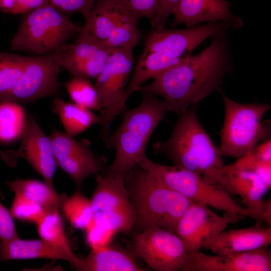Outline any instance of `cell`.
Masks as SVG:
<instances>
[{
  "label": "cell",
  "instance_id": "cell-1",
  "mask_svg": "<svg viewBox=\"0 0 271 271\" xmlns=\"http://www.w3.org/2000/svg\"><path fill=\"white\" fill-rule=\"evenodd\" d=\"M232 61L226 32L220 33L212 37L202 51L187 55L137 91L163 97L168 111L179 115L221 89L225 76L232 69Z\"/></svg>",
  "mask_w": 271,
  "mask_h": 271
},
{
  "label": "cell",
  "instance_id": "cell-2",
  "mask_svg": "<svg viewBox=\"0 0 271 271\" xmlns=\"http://www.w3.org/2000/svg\"><path fill=\"white\" fill-rule=\"evenodd\" d=\"M156 153L163 154L177 166L217 184L226 166L220 152L200 122L195 106L179 115L170 137L155 143Z\"/></svg>",
  "mask_w": 271,
  "mask_h": 271
},
{
  "label": "cell",
  "instance_id": "cell-3",
  "mask_svg": "<svg viewBox=\"0 0 271 271\" xmlns=\"http://www.w3.org/2000/svg\"><path fill=\"white\" fill-rule=\"evenodd\" d=\"M169 112L164 100L144 94L136 107L122 112L121 124L103 141L107 149L115 152L112 163L104 168L103 175L125 176L146 157V149L152 134Z\"/></svg>",
  "mask_w": 271,
  "mask_h": 271
},
{
  "label": "cell",
  "instance_id": "cell-4",
  "mask_svg": "<svg viewBox=\"0 0 271 271\" xmlns=\"http://www.w3.org/2000/svg\"><path fill=\"white\" fill-rule=\"evenodd\" d=\"M124 180L134 211V225L141 231L159 227L175 232L179 220L193 202L139 165Z\"/></svg>",
  "mask_w": 271,
  "mask_h": 271
},
{
  "label": "cell",
  "instance_id": "cell-5",
  "mask_svg": "<svg viewBox=\"0 0 271 271\" xmlns=\"http://www.w3.org/2000/svg\"><path fill=\"white\" fill-rule=\"evenodd\" d=\"M82 28L67 14L46 5L25 14L11 41L10 49L36 56L50 54Z\"/></svg>",
  "mask_w": 271,
  "mask_h": 271
},
{
  "label": "cell",
  "instance_id": "cell-6",
  "mask_svg": "<svg viewBox=\"0 0 271 271\" xmlns=\"http://www.w3.org/2000/svg\"><path fill=\"white\" fill-rule=\"evenodd\" d=\"M224 105V119L218 149L222 156L242 157L260 141L270 138V120H262L271 108L264 103L236 102L220 89Z\"/></svg>",
  "mask_w": 271,
  "mask_h": 271
},
{
  "label": "cell",
  "instance_id": "cell-7",
  "mask_svg": "<svg viewBox=\"0 0 271 271\" xmlns=\"http://www.w3.org/2000/svg\"><path fill=\"white\" fill-rule=\"evenodd\" d=\"M138 165L167 186L193 202L201 203L224 212L254 219L253 214L239 204L222 187L205 181L200 175L177 166L155 163L145 157Z\"/></svg>",
  "mask_w": 271,
  "mask_h": 271
},
{
  "label": "cell",
  "instance_id": "cell-8",
  "mask_svg": "<svg viewBox=\"0 0 271 271\" xmlns=\"http://www.w3.org/2000/svg\"><path fill=\"white\" fill-rule=\"evenodd\" d=\"M133 63L132 49L113 50L95 79L100 106V136L103 141L114 118L126 110L124 94Z\"/></svg>",
  "mask_w": 271,
  "mask_h": 271
},
{
  "label": "cell",
  "instance_id": "cell-9",
  "mask_svg": "<svg viewBox=\"0 0 271 271\" xmlns=\"http://www.w3.org/2000/svg\"><path fill=\"white\" fill-rule=\"evenodd\" d=\"M136 252L152 268L157 271L183 270L188 252L176 233L152 227L141 231L133 238Z\"/></svg>",
  "mask_w": 271,
  "mask_h": 271
},
{
  "label": "cell",
  "instance_id": "cell-10",
  "mask_svg": "<svg viewBox=\"0 0 271 271\" xmlns=\"http://www.w3.org/2000/svg\"><path fill=\"white\" fill-rule=\"evenodd\" d=\"M49 137L57 166L71 177L78 188L87 177L105 168L106 159L92 151L88 139L77 141L58 129H53Z\"/></svg>",
  "mask_w": 271,
  "mask_h": 271
},
{
  "label": "cell",
  "instance_id": "cell-11",
  "mask_svg": "<svg viewBox=\"0 0 271 271\" xmlns=\"http://www.w3.org/2000/svg\"><path fill=\"white\" fill-rule=\"evenodd\" d=\"M61 71L49 54L27 56L23 73L5 101L28 103L58 94Z\"/></svg>",
  "mask_w": 271,
  "mask_h": 271
},
{
  "label": "cell",
  "instance_id": "cell-12",
  "mask_svg": "<svg viewBox=\"0 0 271 271\" xmlns=\"http://www.w3.org/2000/svg\"><path fill=\"white\" fill-rule=\"evenodd\" d=\"M242 219L227 212L220 216L204 204L192 202L179 220L175 232L187 252H192L200 250L205 243L224 230L229 224Z\"/></svg>",
  "mask_w": 271,
  "mask_h": 271
},
{
  "label": "cell",
  "instance_id": "cell-13",
  "mask_svg": "<svg viewBox=\"0 0 271 271\" xmlns=\"http://www.w3.org/2000/svg\"><path fill=\"white\" fill-rule=\"evenodd\" d=\"M234 28L226 22L206 23L184 29H154L145 38L143 53L158 52L182 57L203 41Z\"/></svg>",
  "mask_w": 271,
  "mask_h": 271
},
{
  "label": "cell",
  "instance_id": "cell-14",
  "mask_svg": "<svg viewBox=\"0 0 271 271\" xmlns=\"http://www.w3.org/2000/svg\"><path fill=\"white\" fill-rule=\"evenodd\" d=\"M18 150L1 152L3 159L12 164L19 157L24 158L48 184L53 186L57 164L51 141L33 116L26 118Z\"/></svg>",
  "mask_w": 271,
  "mask_h": 271
},
{
  "label": "cell",
  "instance_id": "cell-15",
  "mask_svg": "<svg viewBox=\"0 0 271 271\" xmlns=\"http://www.w3.org/2000/svg\"><path fill=\"white\" fill-rule=\"evenodd\" d=\"M268 246L240 253L209 255L200 250L188 253L183 271H270Z\"/></svg>",
  "mask_w": 271,
  "mask_h": 271
},
{
  "label": "cell",
  "instance_id": "cell-16",
  "mask_svg": "<svg viewBox=\"0 0 271 271\" xmlns=\"http://www.w3.org/2000/svg\"><path fill=\"white\" fill-rule=\"evenodd\" d=\"M216 184L229 194L239 196L244 207L253 214L254 219L260 223L263 197L269 189L256 175L231 164L226 165Z\"/></svg>",
  "mask_w": 271,
  "mask_h": 271
},
{
  "label": "cell",
  "instance_id": "cell-17",
  "mask_svg": "<svg viewBox=\"0 0 271 271\" xmlns=\"http://www.w3.org/2000/svg\"><path fill=\"white\" fill-rule=\"evenodd\" d=\"M230 7L225 0H180L173 14L175 23L190 28L204 22H226L240 28L243 22Z\"/></svg>",
  "mask_w": 271,
  "mask_h": 271
},
{
  "label": "cell",
  "instance_id": "cell-18",
  "mask_svg": "<svg viewBox=\"0 0 271 271\" xmlns=\"http://www.w3.org/2000/svg\"><path fill=\"white\" fill-rule=\"evenodd\" d=\"M270 243V227H253L224 230L205 243L203 248L214 254H227L268 246Z\"/></svg>",
  "mask_w": 271,
  "mask_h": 271
},
{
  "label": "cell",
  "instance_id": "cell-19",
  "mask_svg": "<svg viewBox=\"0 0 271 271\" xmlns=\"http://www.w3.org/2000/svg\"><path fill=\"white\" fill-rule=\"evenodd\" d=\"M44 258L63 260L76 268L81 258H74L41 239H23L18 237L0 240V259L2 261Z\"/></svg>",
  "mask_w": 271,
  "mask_h": 271
},
{
  "label": "cell",
  "instance_id": "cell-20",
  "mask_svg": "<svg viewBox=\"0 0 271 271\" xmlns=\"http://www.w3.org/2000/svg\"><path fill=\"white\" fill-rule=\"evenodd\" d=\"M96 186L90 202L93 215L132 207L124 178L96 174Z\"/></svg>",
  "mask_w": 271,
  "mask_h": 271
},
{
  "label": "cell",
  "instance_id": "cell-21",
  "mask_svg": "<svg viewBox=\"0 0 271 271\" xmlns=\"http://www.w3.org/2000/svg\"><path fill=\"white\" fill-rule=\"evenodd\" d=\"M128 9L125 0H96L85 19L82 29L95 39L103 41Z\"/></svg>",
  "mask_w": 271,
  "mask_h": 271
},
{
  "label": "cell",
  "instance_id": "cell-22",
  "mask_svg": "<svg viewBox=\"0 0 271 271\" xmlns=\"http://www.w3.org/2000/svg\"><path fill=\"white\" fill-rule=\"evenodd\" d=\"M78 271H145L127 252L108 245L91 249L89 254L81 258Z\"/></svg>",
  "mask_w": 271,
  "mask_h": 271
},
{
  "label": "cell",
  "instance_id": "cell-23",
  "mask_svg": "<svg viewBox=\"0 0 271 271\" xmlns=\"http://www.w3.org/2000/svg\"><path fill=\"white\" fill-rule=\"evenodd\" d=\"M186 55L177 57L158 52L143 53L127 85L124 94L125 101L147 81L179 63Z\"/></svg>",
  "mask_w": 271,
  "mask_h": 271
},
{
  "label": "cell",
  "instance_id": "cell-24",
  "mask_svg": "<svg viewBox=\"0 0 271 271\" xmlns=\"http://www.w3.org/2000/svg\"><path fill=\"white\" fill-rule=\"evenodd\" d=\"M52 110L59 117L65 132L73 137L100 123L99 116L90 109L59 98L54 99Z\"/></svg>",
  "mask_w": 271,
  "mask_h": 271
},
{
  "label": "cell",
  "instance_id": "cell-25",
  "mask_svg": "<svg viewBox=\"0 0 271 271\" xmlns=\"http://www.w3.org/2000/svg\"><path fill=\"white\" fill-rule=\"evenodd\" d=\"M106 47L102 42L84 31L82 28L72 43H66L49 54L61 68L87 59Z\"/></svg>",
  "mask_w": 271,
  "mask_h": 271
},
{
  "label": "cell",
  "instance_id": "cell-26",
  "mask_svg": "<svg viewBox=\"0 0 271 271\" xmlns=\"http://www.w3.org/2000/svg\"><path fill=\"white\" fill-rule=\"evenodd\" d=\"M6 183L15 193L38 204L45 210H60L62 194L59 195L54 186L31 179L8 180Z\"/></svg>",
  "mask_w": 271,
  "mask_h": 271
},
{
  "label": "cell",
  "instance_id": "cell-27",
  "mask_svg": "<svg viewBox=\"0 0 271 271\" xmlns=\"http://www.w3.org/2000/svg\"><path fill=\"white\" fill-rule=\"evenodd\" d=\"M36 224L40 239L74 258H80L72 251L59 210L46 211Z\"/></svg>",
  "mask_w": 271,
  "mask_h": 271
},
{
  "label": "cell",
  "instance_id": "cell-28",
  "mask_svg": "<svg viewBox=\"0 0 271 271\" xmlns=\"http://www.w3.org/2000/svg\"><path fill=\"white\" fill-rule=\"evenodd\" d=\"M138 20L128 9L120 18L107 38L102 42L111 50L133 49L139 44L141 39Z\"/></svg>",
  "mask_w": 271,
  "mask_h": 271
},
{
  "label": "cell",
  "instance_id": "cell-29",
  "mask_svg": "<svg viewBox=\"0 0 271 271\" xmlns=\"http://www.w3.org/2000/svg\"><path fill=\"white\" fill-rule=\"evenodd\" d=\"M60 210L74 228L85 230L93 219L90 200L78 189L70 196L62 194Z\"/></svg>",
  "mask_w": 271,
  "mask_h": 271
},
{
  "label": "cell",
  "instance_id": "cell-30",
  "mask_svg": "<svg viewBox=\"0 0 271 271\" xmlns=\"http://www.w3.org/2000/svg\"><path fill=\"white\" fill-rule=\"evenodd\" d=\"M26 118L25 111L19 103H0V142L12 143L20 138Z\"/></svg>",
  "mask_w": 271,
  "mask_h": 271
},
{
  "label": "cell",
  "instance_id": "cell-31",
  "mask_svg": "<svg viewBox=\"0 0 271 271\" xmlns=\"http://www.w3.org/2000/svg\"><path fill=\"white\" fill-rule=\"evenodd\" d=\"M27 57L0 52V103L5 101L22 75Z\"/></svg>",
  "mask_w": 271,
  "mask_h": 271
},
{
  "label": "cell",
  "instance_id": "cell-32",
  "mask_svg": "<svg viewBox=\"0 0 271 271\" xmlns=\"http://www.w3.org/2000/svg\"><path fill=\"white\" fill-rule=\"evenodd\" d=\"M62 85L73 102L90 110H100L96 89L89 79L73 77Z\"/></svg>",
  "mask_w": 271,
  "mask_h": 271
},
{
  "label": "cell",
  "instance_id": "cell-33",
  "mask_svg": "<svg viewBox=\"0 0 271 271\" xmlns=\"http://www.w3.org/2000/svg\"><path fill=\"white\" fill-rule=\"evenodd\" d=\"M112 50L105 47L92 57L73 64L65 70L73 77L95 79L102 70Z\"/></svg>",
  "mask_w": 271,
  "mask_h": 271
},
{
  "label": "cell",
  "instance_id": "cell-34",
  "mask_svg": "<svg viewBox=\"0 0 271 271\" xmlns=\"http://www.w3.org/2000/svg\"><path fill=\"white\" fill-rule=\"evenodd\" d=\"M93 220L115 233L127 231L134 224L135 214L133 207L117 211L93 215Z\"/></svg>",
  "mask_w": 271,
  "mask_h": 271
},
{
  "label": "cell",
  "instance_id": "cell-35",
  "mask_svg": "<svg viewBox=\"0 0 271 271\" xmlns=\"http://www.w3.org/2000/svg\"><path fill=\"white\" fill-rule=\"evenodd\" d=\"M13 218L37 224L45 214L42 206L19 193H15L9 210Z\"/></svg>",
  "mask_w": 271,
  "mask_h": 271
},
{
  "label": "cell",
  "instance_id": "cell-36",
  "mask_svg": "<svg viewBox=\"0 0 271 271\" xmlns=\"http://www.w3.org/2000/svg\"><path fill=\"white\" fill-rule=\"evenodd\" d=\"M233 166L250 171L256 175L269 189L271 187V162H264L255 158L249 152L238 158Z\"/></svg>",
  "mask_w": 271,
  "mask_h": 271
},
{
  "label": "cell",
  "instance_id": "cell-37",
  "mask_svg": "<svg viewBox=\"0 0 271 271\" xmlns=\"http://www.w3.org/2000/svg\"><path fill=\"white\" fill-rule=\"evenodd\" d=\"M84 231L86 242L91 249L109 245L116 233L112 230L95 222L93 219Z\"/></svg>",
  "mask_w": 271,
  "mask_h": 271
},
{
  "label": "cell",
  "instance_id": "cell-38",
  "mask_svg": "<svg viewBox=\"0 0 271 271\" xmlns=\"http://www.w3.org/2000/svg\"><path fill=\"white\" fill-rule=\"evenodd\" d=\"M96 0H49V4L65 14L78 13L85 19Z\"/></svg>",
  "mask_w": 271,
  "mask_h": 271
},
{
  "label": "cell",
  "instance_id": "cell-39",
  "mask_svg": "<svg viewBox=\"0 0 271 271\" xmlns=\"http://www.w3.org/2000/svg\"><path fill=\"white\" fill-rule=\"evenodd\" d=\"M132 13L138 18L151 21L158 10V0H125Z\"/></svg>",
  "mask_w": 271,
  "mask_h": 271
},
{
  "label": "cell",
  "instance_id": "cell-40",
  "mask_svg": "<svg viewBox=\"0 0 271 271\" xmlns=\"http://www.w3.org/2000/svg\"><path fill=\"white\" fill-rule=\"evenodd\" d=\"M180 0H158V10L155 18L150 21L154 29L165 28L170 17L173 15Z\"/></svg>",
  "mask_w": 271,
  "mask_h": 271
},
{
  "label": "cell",
  "instance_id": "cell-41",
  "mask_svg": "<svg viewBox=\"0 0 271 271\" xmlns=\"http://www.w3.org/2000/svg\"><path fill=\"white\" fill-rule=\"evenodd\" d=\"M2 191L0 188V197ZM19 235L10 211L0 200V240H7L18 237Z\"/></svg>",
  "mask_w": 271,
  "mask_h": 271
},
{
  "label": "cell",
  "instance_id": "cell-42",
  "mask_svg": "<svg viewBox=\"0 0 271 271\" xmlns=\"http://www.w3.org/2000/svg\"><path fill=\"white\" fill-rule=\"evenodd\" d=\"M48 5H49V0H17L12 14H26Z\"/></svg>",
  "mask_w": 271,
  "mask_h": 271
},
{
  "label": "cell",
  "instance_id": "cell-43",
  "mask_svg": "<svg viewBox=\"0 0 271 271\" xmlns=\"http://www.w3.org/2000/svg\"><path fill=\"white\" fill-rule=\"evenodd\" d=\"M256 159L264 162H271V140L270 138L264 140L257 144L250 151Z\"/></svg>",
  "mask_w": 271,
  "mask_h": 271
},
{
  "label": "cell",
  "instance_id": "cell-44",
  "mask_svg": "<svg viewBox=\"0 0 271 271\" xmlns=\"http://www.w3.org/2000/svg\"><path fill=\"white\" fill-rule=\"evenodd\" d=\"M260 223L264 222L270 227L271 225V201H264L262 211L260 214Z\"/></svg>",
  "mask_w": 271,
  "mask_h": 271
},
{
  "label": "cell",
  "instance_id": "cell-45",
  "mask_svg": "<svg viewBox=\"0 0 271 271\" xmlns=\"http://www.w3.org/2000/svg\"><path fill=\"white\" fill-rule=\"evenodd\" d=\"M17 0H0V12L12 14Z\"/></svg>",
  "mask_w": 271,
  "mask_h": 271
}]
</instances>
